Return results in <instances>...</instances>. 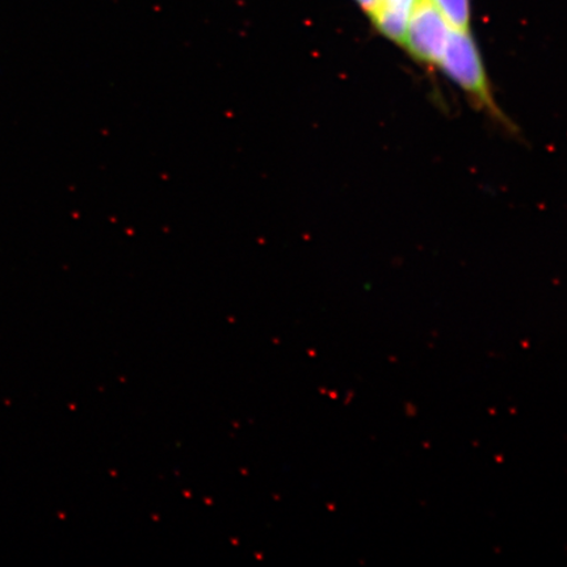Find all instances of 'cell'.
Masks as SVG:
<instances>
[{
    "label": "cell",
    "instance_id": "cell-2",
    "mask_svg": "<svg viewBox=\"0 0 567 567\" xmlns=\"http://www.w3.org/2000/svg\"><path fill=\"white\" fill-rule=\"evenodd\" d=\"M452 27L430 0H420L411 10L402 47L425 65L437 66Z\"/></svg>",
    "mask_w": 567,
    "mask_h": 567
},
{
    "label": "cell",
    "instance_id": "cell-4",
    "mask_svg": "<svg viewBox=\"0 0 567 567\" xmlns=\"http://www.w3.org/2000/svg\"><path fill=\"white\" fill-rule=\"evenodd\" d=\"M420 2V0H379L378 9L390 10V11H399L402 13H406L410 16L411 10L414 9V6ZM372 17V16H371Z\"/></svg>",
    "mask_w": 567,
    "mask_h": 567
},
{
    "label": "cell",
    "instance_id": "cell-5",
    "mask_svg": "<svg viewBox=\"0 0 567 567\" xmlns=\"http://www.w3.org/2000/svg\"><path fill=\"white\" fill-rule=\"evenodd\" d=\"M354 2H357L360 9L367 12L370 18L379 6V0H354Z\"/></svg>",
    "mask_w": 567,
    "mask_h": 567
},
{
    "label": "cell",
    "instance_id": "cell-3",
    "mask_svg": "<svg viewBox=\"0 0 567 567\" xmlns=\"http://www.w3.org/2000/svg\"><path fill=\"white\" fill-rule=\"evenodd\" d=\"M441 11L442 16L456 30H470L471 2L470 0H430Z\"/></svg>",
    "mask_w": 567,
    "mask_h": 567
},
{
    "label": "cell",
    "instance_id": "cell-1",
    "mask_svg": "<svg viewBox=\"0 0 567 567\" xmlns=\"http://www.w3.org/2000/svg\"><path fill=\"white\" fill-rule=\"evenodd\" d=\"M437 66L465 94L473 96L474 101L487 109H494L484 62L471 30L452 28Z\"/></svg>",
    "mask_w": 567,
    "mask_h": 567
}]
</instances>
